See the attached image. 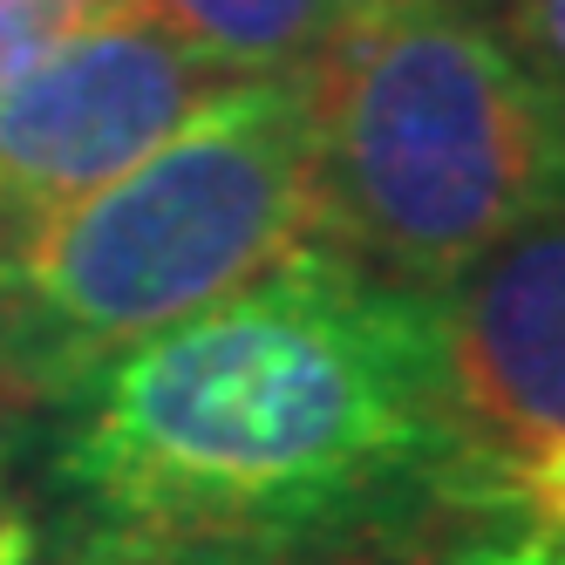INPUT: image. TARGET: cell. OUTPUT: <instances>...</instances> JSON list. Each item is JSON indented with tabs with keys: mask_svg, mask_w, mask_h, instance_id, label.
Segmentation results:
<instances>
[{
	"mask_svg": "<svg viewBox=\"0 0 565 565\" xmlns=\"http://www.w3.org/2000/svg\"><path fill=\"white\" fill-rule=\"evenodd\" d=\"M109 8H124V0H0V75L21 68L28 55H42L62 34L89 28Z\"/></svg>",
	"mask_w": 565,
	"mask_h": 565,
	"instance_id": "obj_8",
	"label": "cell"
},
{
	"mask_svg": "<svg viewBox=\"0 0 565 565\" xmlns=\"http://www.w3.org/2000/svg\"><path fill=\"white\" fill-rule=\"evenodd\" d=\"M232 75L137 0L0 75V238L96 191Z\"/></svg>",
	"mask_w": 565,
	"mask_h": 565,
	"instance_id": "obj_5",
	"label": "cell"
},
{
	"mask_svg": "<svg viewBox=\"0 0 565 565\" xmlns=\"http://www.w3.org/2000/svg\"><path fill=\"white\" fill-rule=\"evenodd\" d=\"M300 89L320 246L409 294L565 198V103L470 0H354Z\"/></svg>",
	"mask_w": 565,
	"mask_h": 565,
	"instance_id": "obj_3",
	"label": "cell"
},
{
	"mask_svg": "<svg viewBox=\"0 0 565 565\" xmlns=\"http://www.w3.org/2000/svg\"><path fill=\"white\" fill-rule=\"evenodd\" d=\"M429 300L450 518L565 558V198Z\"/></svg>",
	"mask_w": 565,
	"mask_h": 565,
	"instance_id": "obj_4",
	"label": "cell"
},
{
	"mask_svg": "<svg viewBox=\"0 0 565 565\" xmlns=\"http://www.w3.org/2000/svg\"><path fill=\"white\" fill-rule=\"evenodd\" d=\"M55 483L96 565L307 552L450 511L436 300L307 246L62 402Z\"/></svg>",
	"mask_w": 565,
	"mask_h": 565,
	"instance_id": "obj_1",
	"label": "cell"
},
{
	"mask_svg": "<svg viewBox=\"0 0 565 565\" xmlns=\"http://www.w3.org/2000/svg\"><path fill=\"white\" fill-rule=\"evenodd\" d=\"M320 246L300 68L232 75L137 164L0 238V375L68 402L103 361Z\"/></svg>",
	"mask_w": 565,
	"mask_h": 565,
	"instance_id": "obj_2",
	"label": "cell"
},
{
	"mask_svg": "<svg viewBox=\"0 0 565 565\" xmlns=\"http://www.w3.org/2000/svg\"><path fill=\"white\" fill-rule=\"evenodd\" d=\"M143 565H300L294 552H171V558H143Z\"/></svg>",
	"mask_w": 565,
	"mask_h": 565,
	"instance_id": "obj_11",
	"label": "cell"
},
{
	"mask_svg": "<svg viewBox=\"0 0 565 565\" xmlns=\"http://www.w3.org/2000/svg\"><path fill=\"white\" fill-rule=\"evenodd\" d=\"M470 8L565 103V0H470Z\"/></svg>",
	"mask_w": 565,
	"mask_h": 565,
	"instance_id": "obj_7",
	"label": "cell"
},
{
	"mask_svg": "<svg viewBox=\"0 0 565 565\" xmlns=\"http://www.w3.org/2000/svg\"><path fill=\"white\" fill-rule=\"evenodd\" d=\"M225 75L300 68L354 0H137Z\"/></svg>",
	"mask_w": 565,
	"mask_h": 565,
	"instance_id": "obj_6",
	"label": "cell"
},
{
	"mask_svg": "<svg viewBox=\"0 0 565 565\" xmlns=\"http://www.w3.org/2000/svg\"><path fill=\"white\" fill-rule=\"evenodd\" d=\"M450 565H565L558 552L532 545V539H518V532H491V524H477V532L457 545Z\"/></svg>",
	"mask_w": 565,
	"mask_h": 565,
	"instance_id": "obj_10",
	"label": "cell"
},
{
	"mask_svg": "<svg viewBox=\"0 0 565 565\" xmlns=\"http://www.w3.org/2000/svg\"><path fill=\"white\" fill-rule=\"evenodd\" d=\"M34 552H42V532H34V511L8 463V436H0V565H34Z\"/></svg>",
	"mask_w": 565,
	"mask_h": 565,
	"instance_id": "obj_9",
	"label": "cell"
}]
</instances>
